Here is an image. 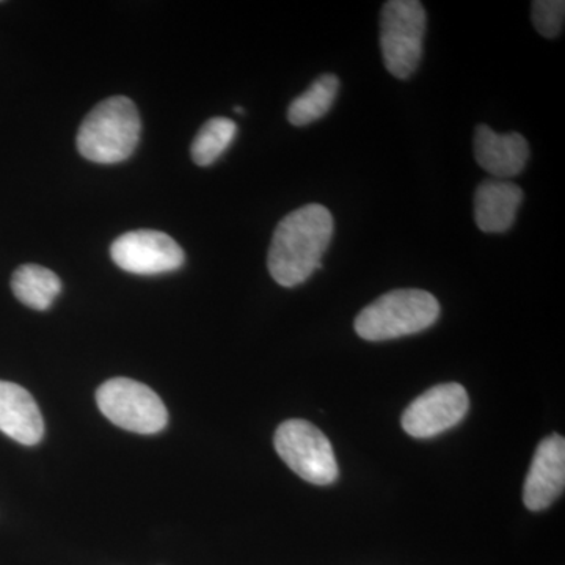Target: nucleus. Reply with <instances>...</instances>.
<instances>
[{
  "label": "nucleus",
  "mask_w": 565,
  "mask_h": 565,
  "mask_svg": "<svg viewBox=\"0 0 565 565\" xmlns=\"http://www.w3.org/2000/svg\"><path fill=\"white\" fill-rule=\"evenodd\" d=\"M332 212L322 204H305L275 228L267 267L282 288L302 285L322 267L323 253L333 239Z\"/></svg>",
  "instance_id": "obj_1"
},
{
  "label": "nucleus",
  "mask_w": 565,
  "mask_h": 565,
  "mask_svg": "<svg viewBox=\"0 0 565 565\" xmlns=\"http://www.w3.org/2000/svg\"><path fill=\"white\" fill-rule=\"evenodd\" d=\"M141 121L136 104L126 96L99 103L82 121L77 151L87 161L118 163L131 158L139 145Z\"/></svg>",
  "instance_id": "obj_2"
},
{
  "label": "nucleus",
  "mask_w": 565,
  "mask_h": 565,
  "mask_svg": "<svg viewBox=\"0 0 565 565\" xmlns=\"http://www.w3.org/2000/svg\"><path fill=\"white\" fill-rule=\"evenodd\" d=\"M440 316V303L422 289H394L356 316L355 332L366 341H390L424 332Z\"/></svg>",
  "instance_id": "obj_3"
},
{
  "label": "nucleus",
  "mask_w": 565,
  "mask_h": 565,
  "mask_svg": "<svg viewBox=\"0 0 565 565\" xmlns=\"http://www.w3.org/2000/svg\"><path fill=\"white\" fill-rule=\"evenodd\" d=\"M426 28V10L418 0H390L382 7V61L396 79H411L418 70Z\"/></svg>",
  "instance_id": "obj_4"
},
{
  "label": "nucleus",
  "mask_w": 565,
  "mask_h": 565,
  "mask_svg": "<svg viewBox=\"0 0 565 565\" xmlns=\"http://www.w3.org/2000/svg\"><path fill=\"white\" fill-rule=\"evenodd\" d=\"M96 404L110 423L134 434L161 433L169 422V412L161 397L150 386L132 379L104 382L96 392Z\"/></svg>",
  "instance_id": "obj_5"
},
{
  "label": "nucleus",
  "mask_w": 565,
  "mask_h": 565,
  "mask_svg": "<svg viewBox=\"0 0 565 565\" xmlns=\"http://www.w3.org/2000/svg\"><path fill=\"white\" fill-rule=\"evenodd\" d=\"M274 444L282 462L303 481L315 486H330L337 481L340 471L333 446L315 424L288 419L278 426Z\"/></svg>",
  "instance_id": "obj_6"
},
{
  "label": "nucleus",
  "mask_w": 565,
  "mask_h": 565,
  "mask_svg": "<svg viewBox=\"0 0 565 565\" xmlns=\"http://www.w3.org/2000/svg\"><path fill=\"white\" fill-rule=\"evenodd\" d=\"M110 256L125 273L159 275L173 273L184 264V252L169 234L154 230H137L118 237Z\"/></svg>",
  "instance_id": "obj_7"
},
{
  "label": "nucleus",
  "mask_w": 565,
  "mask_h": 565,
  "mask_svg": "<svg viewBox=\"0 0 565 565\" xmlns=\"http://www.w3.org/2000/svg\"><path fill=\"white\" fill-rule=\"evenodd\" d=\"M468 407L470 399L462 385H437L408 405L403 415V427L414 438L437 437L462 422Z\"/></svg>",
  "instance_id": "obj_8"
},
{
  "label": "nucleus",
  "mask_w": 565,
  "mask_h": 565,
  "mask_svg": "<svg viewBox=\"0 0 565 565\" xmlns=\"http://www.w3.org/2000/svg\"><path fill=\"white\" fill-rule=\"evenodd\" d=\"M564 487L565 440L561 435H550L535 451L523 489V501L530 511H544L563 494Z\"/></svg>",
  "instance_id": "obj_9"
},
{
  "label": "nucleus",
  "mask_w": 565,
  "mask_h": 565,
  "mask_svg": "<svg viewBox=\"0 0 565 565\" xmlns=\"http://www.w3.org/2000/svg\"><path fill=\"white\" fill-rule=\"evenodd\" d=\"M530 145L519 132H494L487 125H479L475 131V158L482 170L494 180L514 178L525 170L530 161Z\"/></svg>",
  "instance_id": "obj_10"
},
{
  "label": "nucleus",
  "mask_w": 565,
  "mask_h": 565,
  "mask_svg": "<svg viewBox=\"0 0 565 565\" xmlns=\"http://www.w3.org/2000/svg\"><path fill=\"white\" fill-rule=\"evenodd\" d=\"M0 433L18 444L39 445L43 440L44 422L39 404L21 385L0 381Z\"/></svg>",
  "instance_id": "obj_11"
},
{
  "label": "nucleus",
  "mask_w": 565,
  "mask_h": 565,
  "mask_svg": "<svg viewBox=\"0 0 565 565\" xmlns=\"http://www.w3.org/2000/svg\"><path fill=\"white\" fill-rule=\"evenodd\" d=\"M523 203V191L514 182L486 180L475 193V221L481 232L504 233L515 223Z\"/></svg>",
  "instance_id": "obj_12"
},
{
  "label": "nucleus",
  "mask_w": 565,
  "mask_h": 565,
  "mask_svg": "<svg viewBox=\"0 0 565 565\" xmlns=\"http://www.w3.org/2000/svg\"><path fill=\"white\" fill-rule=\"evenodd\" d=\"M14 296L32 310L44 311L62 291V281L52 270L36 264H24L11 277Z\"/></svg>",
  "instance_id": "obj_13"
},
{
  "label": "nucleus",
  "mask_w": 565,
  "mask_h": 565,
  "mask_svg": "<svg viewBox=\"0 0 565 565\" xmlns=\"http://www.w3.org/2000/svg\"><path fill=\"white\" fill-rule=\"evenodd\" d=\"M340 92V79L334 74H322L308 90L297 96L288 109V120L294 126H307L321 120L332 109Z\"/></svg>",
  "instance_id": "obj_14"
},
{
  "label": "nucleus",
  "mask_w": 565,
  "mask_h": 565,
  "mask_svg": "<svg viewBox=\"0 0 565 565\" xmlns=\"http://www.w3.org/2000/svg\"><path fill=\"white\" fill-rule=\"evenodd\" d=\"M237 134V125L230 118L215 117L207 120L192 141L193 162L200 167H210L228 150Z\"/></svg>",
  "instance_id": "obj_15"
},
{
  "label": "nucleus",
  "mask_w": 565,
  "mask_h": 565,
  "mask_svg": "<svg viewBox=\"0 0 565 565\" xmlns=\"http://www.w3.org/2000/svg\"><path fill=\"white\" fill-rule=\"evenodd\" d=\"M531 18H533L535 31L542 36L556 39L564 29L565 2L564 0H535Z\"/></svg>",
  "instance_id": "obj_16"
}]
</instances>
